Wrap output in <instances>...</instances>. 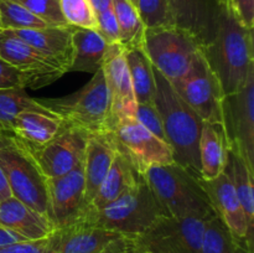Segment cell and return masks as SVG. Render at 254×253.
I'll list each match as a JSON object with an SVG mask.
<instances>
[{
	"mask_svg": "<svg viewBox=\"0 0 254 253\" xmlns=\"http://www.w3.org/2000/svg\"><path fill=\"white\" fill-rule=\"evenodd\" d=\"M201 47L223 96L240 91L254 71L253 30L243 26L230 7L220 5L212 35Z\"/></svg>",
	"mask_w": 254,
	"mask_h": 253,
	"instance_id": "1",
	"label": "cell"
},
{
	"mask_svg": "<svg viewBox=\"0 0 254 253\" xmlns=\"http://www.w3.org/2000/svg\"><path fill=\"white\" fill-rule=\"evenodd\" d=\"M155 97L154 106L163 122L166 141L178 164L200 176L198 141L203 121L175 91L173 84L154 68Z\"/></svg>",
	"mask_w": 254,
	"mask_h": 253,
	"instance_id": "2",
	"label": "cell"
},
{
	"mask_svg": "<svg viewBox=\"0 0 254 253\" xmlns=\"http://www.w3.org/2000/svg\"><path fill=\"white\" fill-rule=\"evenodd\" d=\"M168 216L143 175L135 185L101 210L82 211L76 221L88 223L123 237L135 238L159 218Z\"/></svg>",
	"mask_w": 254,
	"mask_h": 253,
	"instance_id": "3",
	"label": "cell"
},
{
	"mask_svg": "<svg viewBox=\"0 0 254 253\" xmlns=\"http://www.w3.org/2000/svg\"><path fill=\"white\" fill-rule=\"evenodd\" d=\"M37 103L59 117L64 126L88 134L111 131L109 93L103 69L93 73L79 91L59 98H36Z\"/></svg>",
	"mask_w": 254,
	"mask_h": 253,
	"instance_id": "4",
	"label": "cell"
},
{
	"mask_svg": "<svg viewBox=\"0 0 254 253\" xmlns=\"http://www.w3.org/2000/svg\"><path fill=\"white\" fill-rule=\"evenodd\" d=\"M143 176L168 216L206 217L215 212L201 185V178L180 164L153 166Z\"/></svg>",
	"mask_w": 254,
	"mask_h": 253,
	"instance_id": "5",
	"label": "cell"
},
{
	"mask_svg": "<svg viewBox=\"0 0 254 253\" xmlns=\"http://www.w3.org/2000/svg\"><path fill=\"white\" fill-rule=\"evenodd\" d=\"M0 165L6 174L11 195L51 220L47 178L30 149L12 135L11 143L0 149Z\"/></svg>",
	"mask_w": 254,
	"mask_h": 253,
	"instance_id": "6",
	"label": "cell"
},
{
	"mask_svg": "<svg viewBox=\"0 0 254 253\" xmlns=\"http://www.w3.org/2000/svg\"><path fill=\"white\" fill-rule=\"evenodd\" d=\"M201 44L191 32L180 27H149L144 31L143 49L151 64L170 83L186 72Z\"/></svg>",
	"mask_w": 254,
	"mask_h": 253,
	"instance_id": "7",
	"label": "cell"
},
{
	"mask_svg": "<svg viewBox=\"0 0 254 253\" xmlns=\"http://www.w3.org/2000/svg\"><path fill=\"white\" fill-rule=\"evenodd\" d=\"M210 216L181 218L164 216L140 236L129 240L131 250L153 253H200L203 228Z\"/></svg>",
	"mask_w": 254,
	"mask_h": 253,
	"instance_id": "8",
	"label": "cell"
},
{
	"mask_svg": "<svg viewBox=\"0 0 254 253\" xmlns=\"http://www.w3.org/2000/svg\"><path fill=\"white\" fill-rule=\"evenodd\" d=\"M171 84L203 122L222 123L225 96L215 72L203 55L202 47L196 52L185 73Z\"/></svg>",
	"mask_w": 254,
	"mask_h": 253,
	"instance_id": "9",
	"label": "cell"
},
{
	"mask_svg": "<svg viewBox=\"0 0 254 253\" xmlns=\"http://www.w3.org/2000/svg\"><path fill=\"white\" fill-rule=\"evenodd\" d=\"M112 133L119 153L128 159L140 175H144L153 166L176 163L171 146L154 135L135 118L121 121Z\"/></svg>",
	"mask_w": 254,
	"mask_h": 253,
	"instance_id": "10",
	"label": "cell"
},
{
	"mask_svg": "<svg viewBox=\"0 0 254 253\" xmlns=\"http://www.w3.org/2000/svg\"><path fill=\"white\" fill-rule=\"evenodd\" d=\"M222 124L230 150L254 170V71L240 91L223 97Z\"/></svg>",
	"mask_w": 254,
	"mask_h": 253,
	"instance_id": "11",
	"label": "cell"
},
{
	"mask_svg": "<svg viewBox=\"0 0 254 253\" xmlns=\"http://www.w3.org/2000/svg\"><path fill=\"white\" fill-rule=\"evenodd\" d=\"M200 183L216 215L223 221L238 247L253 253V227L248 223L235 188L226 173Z\"/></svg>",
	"mask_w": 254,
	"mask_h": 253,
	"instance_id": "12",
	"label": "cell"
},
{
	"mask_svg": "<svg viewBox=\"0 0 254 253\" xmlns=\"http://www.w3.org/2000/svg\"><path fill=\"white\" fill-rule=\"evenodd\" d=\"M88 133L64 126L49 143L30 149L47 179L59 178L76 169L84 159Z\"/></svg>",
	"mask_w": 254,
	"mask_h": 253,
	"instance_id": "13",
	"label": "cell"
},
{
	"mask_svg": "<svg viewBox=\"0 0 254 253\" xmlns=\"http://www.w3.org/2000/svg\"><path fill=\"white\" fill-rule=\"evenodd\" d=\"M102 69L108 87L112 131L121 121L134 118L138 106L127 64L126 54L121 45H108Z\"/></svg>",
	"mask_w": 254,
	"mask_h": 253,
	"instance_id": "14",
	"label": "cell"
},
{
	"mask_svg": "<svg viewBox=\"0 0 254 253\" xmlns=\"http://www.w3.org/2000/svg\"><path fill=\"white\" fill-rule=\"evenodd\" d=\"M0 59L26 74L30 88H41L64 74L46 57L9 30L0 31Z\"/></svg>",
	"mask_w": 254,
	"mask_h": 253,
	"instance_id": "15",
	"label": "cell"
},
{
	"mask_svg": "<svg viewBox=\"0 0 254 253\" xmlns=\"http://www.w3.org/2000/svg\"><path fill=\"white\" fill-rule=\"evenodd\" d=\"M51 220L57 230L71 225L81 213L84 198L83 161L69 173L47 179Z\"/></svg>",
	"mask_w": 254,
	"mask_h": 253,
	"instance_id": "16",
	"label": "cell"
},
{
	"mask_svg": "<svg viewBox=\"0 0 254 253\" xmlns=\"http://www.w3.org/2000/svg\"><path fill=\"white\" fill-rule=\"evenodd\" d=\"M117 153L118 148L112 131L88 134L83 159V207L89 205L94 198Z\"/></svg>",
	"mask_w": 254,
	"mask_h": 253,
	"instance_id": "17",
	"label": "cell"
},
{
	"mask_svg": "<svg viewBox=\"0 0 254 253\" xmlns=\"http://www.w3.org/2000/svg\"><path fill=\"white\" fill-rule=\"evenodd\" d=\"M9 31L34 47L64 73L69 71L73 56L72 26H46Z\"/></svg>",
	"mask_w": 254,
	"mask_h": 253,
	"instance_id": "18",
	"label": "cell"
},
{
	"mask_svg": "<svg viewBox=\"0 0 254 253\" xmlns=\"http://www.w3.org/2000/svg\"><path fill=\"white\" fill-rule=\"evenodd\" d=\"M173 24L191 32L201 46L210 40L217 19V0H166Z\"/></svg>",
	"mask_w": 254,
	"mask_h": 253,
	"instance_id": "19",
	"label": "cell"
},
{
	"mask_svg": "<svg viewBox=\"0 0 254 253\" xmlns=\"http://www.w3.org/2000/svg\"><path fill=\"white\" fill-rule=\"evenodd\" d=\"M0 225L26 241L45 240L57 230L47 216L37 212L14 196L0 201Z\"/></svg>",
	"mask_w": 254,
	"mask_h": 253,
	"instance_id": "20",
	"label": "cell"
},
{
	"mask_svg": "<svg viewBox=\"0 0 254 253\" xmlns=\"http://www.w3.org/2000/svg\"><path fill=\"white\" fill-rule=\"evenodd\" d=\"M230 155V145L221 122H203L198 141L200 176L213 180L225 173Z\"/></svg>",
	"mask_w": 254,
	"mask_h": 253,
	"instance_id": "21",
	"label": "cell"
},
{
	"mask_svg": "<svg viewBox=\"0 0 254 253\" xmlns=\"http://www.w3.org/2000/svg\"><path fill=\"white\" fill-rule=\"evenodd\" d=\"M123 236L88 223L74 221L59 230L55 253H104L114 240Z\"/></svg>",
	"mask_w": 254,
	"mask_h": 253,
	"instance_id": "22",
	"label": "cell"
},
{
	"mask_svg": "<svg viewBox=\"0 0 254 253\" xmlns=\"http://www.w3.org/2000/svg\"><path fill=\"white\" fill-rule=\"evenodd\" d=\"M64 126V122L46 109H27L17 114L10 133L29 149L49 143Z\"/></svg>",
	"mask_w": 254,
	"mask_h": 253,
	"instance_id": "23",
	"label": "cell"
},
{
	"mask_svg": "<svg viewBox=\"0 0 254 253\" xmlns=\"http://www.w3.org/2000/svg\"><path fill=\"white\" fill-rule=\"evenodd\" d=\"M139 178H140V174L136 173L128 159L118 151L94 198L89 205L82 208L81 212L84 210H101L104 206L109 205L119 196L123 195L126 191L133 188Z\"/></svg>",
	"mask_w": 254,
	"mask_h": 253,
	"instance_id": "24",
	"label": "cell"
},
{
	"mask_svg": "<svg viewBox=\"0 0 254 253\" xmlns=\"http://www.w3.org/2000/svg\"><path fill=\"white\" fill-rule=\"evenodd\" d=\"M108 42L97 30L72 26V56L69 71L94 73L102 68Z\"/></svg>",
	"mask_w": 254,
	"mask_h": 253,
	"instance_id": "25",
	"label": "cell"
},
{
	"mask_svg": "<svg viewBox=\"0 0 254 253\" xmlns=\"http://www.w3.org/2000/svg\"><path fill=\"white\" fill-rule=\"evenodd\" d=\"M134 94L138 103L154 104L155 97V77L154 67L144 51L143 46L124 50Z\"/></svg>",
	"mask_w": 254,
	"mask_h": 253,
	"instance_id": "26",
	"label": "cell"
},
{
	"mask_svg": "<svg viewBox=\"0 0 254 253\" xmlns=\"http://www.w3.org/2000/svg\"><path fill=\"white\" fill-rule=\"evenodd\" d=\"M225 173L230 178L235 188L237 197L243 208L248 223L254 226V193H253V175L254 170L247 161L235 151L230 150L228 163Z\"/></svg>",
	"mask_w": 254,
	"mask_h": 253,
	"instance_id": "27",
	"label": "cell"
},
{
	"mask_svg": "<svg viewBox=\"0 0 254 253\" xmlns=\"http://www.w3.org/2000/svg\"><path fill=\"white\" fill-rule=\"evenodd\" d=\"M119 30L118 44L124 50L143 46L144 26L136 7L129 0H112Z\"/></svg>",
	"mask_w": 254,
	"mask_h": 253,
	"instance_id": "28",
	"label": "cell"
},
{
	"mask_svg": "<svg viewBox=\"0 0 254 253\" xmlns=\"http://www.w3.org/2000/svg\"><path fill=\"white\" fill-rule=\"evenodd\" d=\"M200 253H250L238 247L223 221L215 212L206 220Z\"/></svg>",
	"mask_w": 254,
	"mask_h": 253,
	"instance_id": "29",
	"label": "cell"
},
{
	"mask_svg": "<svg viewBox=\"0 0 254 253\" xmlns=\"http://www.w3.org/2000/svg\"><path fill=\"white\" fill-rule=\"evenodd\" d=\"M27 109H44L25 88H0V130L10 133L17 114Z\"/></svg>",
	"mask_w": 254,
	"mask_h": 253,
	"instance_id": "30",
	"label": "cell"
},
{
	"mask_svg": "<svg viewBox=\"0 0 254 253\" xmlns=\"http://www.w3.org/2000/svg\"><path fill=\"white\" fill-rule=\"evenodd\" d=\"M50 26L14 0H0V30L39 29Z\"/></svg>",
	"mask_w": 254,
	"mask_h": 253,
	"instance_id": "31",
	"label": "cell"
},
{
	"mask_svg": "<svg viewBox=\"0 0 254 253\" xmlns=\"http://www.w3.org/2000/svg\"><path fill=\"white\" fill-rule=\"evenodd\" d=\"M60 9L67 25L97 30V16L89 0H60Z\"/></svg>",
	"mask_w": 254,
	"mask_h": 253,
	"instance_id": "32",
	"label": "cell"
},
{
	"mask_svg": "<svg viewBox=\"0 0 254 253\" xmlns=\"http://www.w3.org/2000/svg\"><path fill=\"white\" fill-rule=\"evenodd\" d=\"M136 10L145 29L174 25L166 0H138Z\"/></svg>",
	"mask_w": 254,
	"mask_h": 253,
	"instance_id": "33",
	"label": "cell"
},
{
	"mask_svg": "<svg viewBox=\"0 0 254 253\" xmlns=\"http://www.w3.org/2000/svg\"><path fill=\"white\" fill-rule=\"evenodd\" d=\"M31 11L50 26H66L61 9L60 0H14Z\"/></svg>",
	"mask_w": 254,
	"mask_h": 253,
	"instance_id": "34",
	"label": "cell"
},
{
	"mask_svg": "<svg viewBox=\"0 0 254 253\" xmlns=\"http://www.w3.org/2000/svg\"><path fill=\"white\" fill-rule=\"evenodd\" d=\"M57 241H59V230H56V232L45 240L24 241V242L0 246V253H55Z\"/></svg>",
	"mask_w": 254,
	"mask_h": 253,
	"instance_id": "35",
	"label": "cell"
},
{
	"mask_svg": "<svg viewBox=\"0 0 254 253\" xmlns=\"http://www.w3.org/2000/svg\"><path fill=\"white\" fill-rule=\"evenodd\" d=\"M134 118L145 126L149 131L160 138L161 140L166 141L165 131H164L163 122H161L160 116H159L158 109L155 108L154 104L150 103H138ZM168 143V141H166ZM169 144V143H168Z\"/></svg>",
	"mask_w": 254,
	"mask_h": 253,
	"instance_id": "36",
	"label": "cell"
},
{
	"mask_svg": "<svg viewBox=\"0 0 254 253\" xmlns=\"http://www.w3.org/2000/svg\"><path fill=\"white\" fill-rule=\"evenodd\" d=\"M97 16V31L104 37L109 45L118 44L119 41V30L117 24L116 15H114L113 6H108L102 11L96 12Z\"/></svg>",
	"mask_w": 254,
	"mask_h": 253,
	"instance_id": "37",
	"label": "cell"
},
{
	"mask_svg": "<svg viewBox=\"0 0 254 253\" xmlns=\"http://www.w3.org/2000/svg\"><path fill=\"white\" fill-rule=\"evenodd\" d=\"M30 79L16 67L0 59V88H26Z\"/></svg>",
	"mask_w": 254,
	"mask_h": 253,
	"instance_id": "38",
	"label": "cell"
},
{
	"mask_svg": "<svg viewBox=\"0 0 254 253\" xmlns=\"http://www.w3.org/2000/svg\"><path fill=\"white\" fill-rule=\"evenodd\" d=\"M231 11L247 29L254 27V0H230Z\"/></svg>",
	"mask_w": 254,
	"mask_h": 253,
	"instance_id": "39",
	"label": "cell"
},
{
	"mask_svg": "<svg viewBox=\"0 0 254 253\" xmlns=\"http://www.w3.org/2000/svg\"><path fill=\"white\" fill-rule=\"evenodd\" d=\"M26 241L25 238H22L21 236L16 235L12 231L7 230L4 226L0 225V246L10 245V243H16V242H24Z\"/></svg>",
	"mask_w": 254,
	"mask_h": 253,
	"instance_id": "40",
	"label": "cell"
},
{
	"mask_svg": "<svg viewBox=\"0 0 254 253\" xmlns=\"http://www.w3.org/2000/svg\"><path fill=\"white\" fill-rule=\"evenodd\" d=\"M104 253H129V240L126 237L117 238L107 247Z\"/></svg>",
	"mask_w": 254,
	"mask_h": 253,
	"instance_id": "41",
	"label": "cell"
},
{
	"mask_svg": "<svg viewBox=\"0 0 254 253\" xmlns=\"http://www.w3.org/2000/svg\"><path fill=\"white\" fill-rule=\"evenodd\" d=\"M11 190H10L6 174H5L4 169L0 165V201L6 200V198L11 197Z\"/></svg>",
	"mask_w": 254,
	"mask_h": 253,
	"instance_id": "42",
	"label": "cell"
},
{
	"mask_svg": "<svg viewBox=\"0 0 254 253\" xmlns=\"http://www.w3.org/2000/svg\"><path fill=\"white\" fill-rule=\"evenodd\" d=\"M89 1H91L92 6H93L96 12L102 11V10L107 9V7L112 5V0H89Z\"/></svg>",
	"mask_w": 254,
	"mask_h": 253,
	"instance_id": "43",
	"label": "cell"
},
{
	"mask_svg": "<svg viewBox=\"0 0 254 253\" xmlns=\"http://www.w3.org/2000/svg\"><path fill=\"white\" fill-rule=\"evenodd\" d=\"M12 140V134L6 133V131L0 130V149L5 148V146L9 145Z\"/></svg>",
	"mask_w": 254,
	"mask_h": 253,
	"instance_id": "44",
	"label": "cell"
},
{
	"mask_svg": "<svg viewBox=\"0 0 254 253\" xmlns=\"http://www.w3.org/2000/svg\"><path fill=\"white\" fill-rule=\"evenodd\" d=\"M217 1L222 6H230V0H217Z\"/></svg>",
	"mask_w": 254,
	"mask_h": 253,
	"instance_id": "45",
	"label": "cell"
},
{
	"mask_svg": "<svg viewBox=\"0 0 254 253\" xmlns=\"http://www.w3.org/2000/svg\"><path fill=\"white\" fill-rule=\"evenodd\" d=\"M128 240H129V238H128ZM129 253H153V252H148V251H141V252H135V251L131 250L130 242H129Z\"/></svg>",
	"mask_w": 254,
	"mask_h": 253,
	"instance_id": "46",
	"label": "cell"
},
{
	"mask_svg": "<svg viewBox=\"0 0 254 253\" xmlns=\"http://www.w3.org/2000/svg\"><path fill=\"white\" fill-rule=\"evenodd\" d=\"M129 1H130V2H131V4H133V5H134V6H135V7H136V4H138V0H129Z\"/></svg>",
	"mask_w": 254,
	"mask_h": 253,
	"instance_id": "47",
	"label": "cell"
},
{
	"mask_svg": "<svg viewBox=\"0 0 254 253\" xmlns=\"http://www.w3.org/2000/svg\"><path fill=\"white\" fill-rule=\"evenodd\" d=\"M0 31H1V30H0Z\"/></svg>",
	"mask_w": 254,
	"mask_h": 253,
	"instance_id": "48",
	"label": "cell"
}]
</instances>
